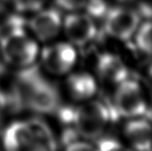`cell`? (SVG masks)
I'll use <instances>...</instances> for the list:
<instances>
[{"label":"cell","instance_id":"6da1fadb","mask_svg":"<svg viewBox=\"0 0 152 151\" xmlns=\"http://www.w3.org/2000/svg\"><path fill=\"white\" fill-rule=\"evenodd\" d=\"M6 151H57V142L50 127L42 118L11 123L3 133Z\"/></svg>","mask_w":152,"mask_h":151},{"label":"cell","instance_id":"7a4b0ae2","mask_svg":"<svg viewBox=\"0 0 152 151\" xmlns=\"http://www.w3.org/2000/svg\"><path fill=\"white\" fill-rule=\"evenodd\" d=\"M114 109L100 100L82 102L73 110V125L79 138L96 141L104 136L114 117Z\"/></svg>","mask_w":152,"mask_h":151},{"label":"cell","instance_id":"3957f363","mask_svg":"<svg viewBox=\"0 0 152 151\" xmlns=\"http://www.w3.org/2000/svg\"><path fill=\"white\" fill-rule=\"evenodd\" d=\"M11 27L0 39V51L4 59L12 65L29 66L39 54L37 42L31 39L18 19L11 21Z\"/></svg>","mask_w":152,"mask_h":151},{"label":"cell","instance_id":"277c9868","mask_svg":"<svg viewBox=\"0 0 152 151\" xmlns=\"http://www.w3.org/2000/svg\"><path fill=\"white\" fill-rule=\"evenodd\" d=\"M113 109L118 116L126 120L145 116L148 104L138 81L128 77L115 86Z\"/></svg>","mask_w":152,"mask_h":151},{"label":"cell","instance_id":"5b68a950","mask_svg":"<svg viewBox=\"0 0 152 151\" xmlns=\"http://www.w3.org/2000/svg\"><path fill=\"white\" fill-rule=\"evenodd\" d=\"M27 108L36 113L48 115L60 108V96L55 87L43 79L38 71L31 82L27 96Z\"/></svg>","mask_w":152,"mask_h":151},{"label":"cell","instance_id":"8992f818","mask_svg":"<svg viewBox=\"0 0 152 151\" xmlns=\"http://www.w3.org/2000/svg\"><path fill=\"white\" fill-rule=\"evenodd\" d=\"M140 26L137 12L123 7L113 8L107 12L104 28L107 34L119 41H127L136 34Z\"/></svg>","mask_w":152,"mask_h":151},{"label":"cell","instance_id":"52a82bcc","mask_svg":"<svg viewBox=\"0 0 152 151\" xmlns=\"http://www.w3.org/2000/svg\"><path fill=\"white\" fill-rule=\"evenodd\" d=\"M74 45L70 42H57L43 48L42 62L48 72L64 75L72 69L77 59Z\"/></svg>","mask_w":152,"mask_h":151},{"label":"cell","instance_id":"ba28073f","mask_svg":"<svg viewBox=\"0 0 152 151\" xmlns=\"http://www.w3.org/2000/svg\"><path fill=\"white\" fill-rule=\"evenodd\" d=\"M62 28H64L67 39L74 46L86 45L96 35V26L91 15L83 13L73 12L66 15Z\"/></svg>","mask_w":152,"mask_h":151},{"label":"cell","instance_id":"9c48e42d","mask_svg":"<svg viewBox=\"0 0 152 151\" xmlns=\"http://www.w3.org/2000/svg\"><path fill=\"white\" fill-rule=\"evenodd\" d=\"M123 137L133 151H152V122L145 117L129 118L123 126Z\"/></svg>","mask_w":152,"mask_h":151},{"label":"cell","instance_id":"30bf717a","mask_svg":"<svg viewBox=\"0 0 152 151\" xmlns=\"http://www.w3.org/2000/svg\"><path fill=\"white\" fill-rule=\"evenodd\" d=\"M29 26L39 39L48 42L57 37L62 29L61 14L56 9H42L30 20Z\"/></svg>","mask_w":152,"mask_h":151},{"label":"cell","instance_id":"8fae6325","mask_svg":"<svg viewBox=\"0 0 152 151\" xmlns=\"http://www.w3.org/2000/svg\"><path fill=\"white\" fill-rule=\"evenodd\" d=\"M69 96L77 102H85L91 99L97 90V84L93 75L87 72L70 74L66 82Z\"/></svg>","mask_w":152,"mask_h":151},{"label":"cell","instance_id":"7c38bea8","mask_svg":"<svg viewBox=\"0 0 152 151\" xmlns=\"http://www.w3.org/2000/svg\"><path fill=\"white\" fill-rule=\"evenodd\" d=\"M97 71L103 81L115 86L129 77L128 69L123 61L110 53L103 54L98 58Z\"/></svg>","mask_w":152,"mask_h":151},{"label":"cell","instance_id":"4fadbf2b","mask_svg":"<svg viewBox=\"0 0 152 151\" xmlns=\"http://www.w3.org/2000/svg\"><path fill=\"white\" fill-rule=\"evenodd\" d=\"M135 39L140 50L152 55V21H147L139 26L135 34Z\"/></svg>","mask_w":152,"mask_h":151},{"label":"cell","instance_id":"5bb4252c","mask_svg":"<svg viewBox=\"0 0 152 151\" xmlns=\"http://www.w3.org/2000/svg\"><path fill=\"white\" fill-rule=\"evenodd\" d=\"M96 141V151H133L127 144L112 137L102 136Z\"/></svg>","mask_w":152,"mask_h":151},{"label":"cell","instance_id":"9a60e30c","mask_svg":"<svg viewBox=\"0 0 152 151\" xmlns=\"http://www.w3.org/2000/svg\"><path fill=\"white\" fill-rule=\"evenodd\" d=\"M45 0H14L15 9L19 12H38L42 10Z\"/></svg>","mask_w":152,"mask_h":151},{"label":"cell","instance_id":"2e32d148","mask_svg":"<svg viewBox=\"0 0 152 151\" xmlns=\"http://www.w3.org/2000/svg\"><path fill=\"white\" fill-rule=\"evenodd\" d=\"M66 145L65 151H96L95 145H93L90 141L84 140V139H76L69 142H67Z\"/></svg>","mask_w":152,"mask_h":151},{"label":"cell","instance_id":"e0dca14e","mask_svg":"<svg viewBox=\"0 0 152 151\" xmlns=\"http://www.w3.org/2000/svg\"><path fill=\"white\" fill-rule=\"evenodd\" d=\"M55 1L62 9L75 12L85 8L88 0H55Z\"/></svg>","mask_w":152,"mask_h":151},{"label":"cell","instance_id":"ac0fdd59","mask_svg":"<svg viewBox=\"0 0 152 151\" xmlns=\"http://www.w3.org/2000/svg\"><path fill=\"white\" fill-rule=\"evenodd\" d=\"M7 110V95L0 90V118H1L4 111Z\"/></svg>","mask_w":152,"mask_h":151},{"label":"cell","instance_id":"d6986e66","mask_svg":"<svg viewBox=\"0 0 152 151\" xmlns=\"http://www.w3.org/2000/svg\"><path fill=\"white\" fill-rule=\"evenodd\" d=\"M148 86H149V90L152 95V66L148 70Z\"/></svg>","mask_w":152,"mask_h":151},{"label":"cell","instance_id":"ffe728a7","mask_svg":"<svg viewBox=\"0 0 152 151\" xmlns=\"http://www.w3.org/2000/svg\"><path fill=\"white\" fill-rule=\"evenodd\" d=\"M4 9V2H3V0H0V13L3 11Z\"/></svg>","mask_w":152,"mask_h":151},{"label":"cell","instance_id":"44dd1931","mask_svg":"<svg viewBox=\"0 0 152 151\" xmlns=\"http://www.w3.org/2000/svg\"><path fill=\"white\" fill-rule=\"evenodd\" d=\"M118 2H121V3H129V2H132L133 0H118Z\"/></svg>","mask_w":152,"mask_h":151}]
</instances>
